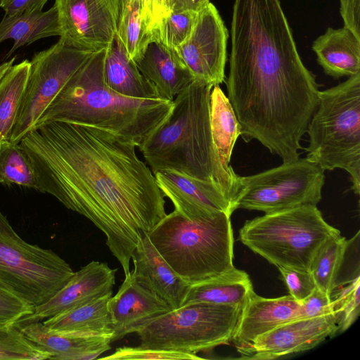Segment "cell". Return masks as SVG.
I'll return each mask as SVG.
<instances>
[{
    "label": "cell",
    "instance_id": "cell-41",
    "mask_svg": "<svg viewBox=\"0 0 360 360\" xmlns=\"http://www.w3.org/2000/svg\"><path fill=\"white\" fill-rule=\"evenodd\" d=\"M49 0H0V7L5 16H14L42 11Z\"/></svg>",
    "mask_w": 360,
    "mask_h": 360
},
{
    "label": "cell",
    "instance_id": "cell-22",
    "mask_svg": "<svg viewBox=\"0 0 360 360\" xmlns=\"http://www.w3.org/2000/svg\"><path fill=\"white\" fill-rule=\"evenodd\" d=\"M326 75L338 79L360 72V39L348 28L328 27L312 44Z\"/></svg>",
    "mask_w": 360,
    "mask_h": 360
},
{
    "label": "cell",
    "instance_id": "cell-7",
    "mask_svg": "<svg viewBox=\"0 0 360 360\" xmlns=\"http://www.w3.org/2000/svg\"><path fill=\"white\" fill-rule=\"evenodd\" d=\"M338 232L316 205H303L247 220L238 239L277 267L309 271L321 245Z\"/></svg>",
    "mask_w": 360,
    "mask_h": 360
},
{
    "label": "cell",
    "instance_id": "cell-42",
    "mask_svg": "<svg viewBox=\"0 0 360 360\" xmlns=\"http://www.w3.org/2000/svg\"><path fill=\"white\" fill-rule=\"evenodd\" d=\"M210 0H169L170 11H193L200 12Z\"/></svg>",
    "mask_w": 360,
    "mask_h": 360
},
{
    "label": "cell",
    "instance_id": "cell-8",
    "mask_svg": "<svg viewBox=\"0 0 360 360\" xmlns=\"http://www.w3.org/2000/svg\"><path fill=\"white\" fill-rule=\"evenodd\" d=\"M243 306L193 303L154 319L137 333L140 345L196 354L231 342Z\"/></svg>",
    "mask_w": 360,
    "mask_h": 360
},
{
    "label": "cell",
    "instance_id": "cell-34",
    "mask_svg": "<svg viewBox=\"0 0 360 360\" xmlns=\"http://www.w3.org/2000/svg\"><path fill=\"white\" fill-rule=\"evenodd\" d=\"M360 278L356 277L332 299L333 312L337 319L338 332H345L356 320L360 311Z\"/></svg>",
    "mask_w": 360,
    "mask_h": 360
},
{
    "label": "cell",
    "instance_id": "cell-39",
    "mask_svg": "<svg viewBox=\"0 0 360 360\" xmlns=\"http://www.w3.org/2000/svg\"><path fill=\"white\" fill-rule=\"evenodd\" d=\"M142 17L151 40L162 20L170 13L169 0H140Z\"/></svg>",
    "mask_w": 360,
    "mask_h": 360
},
{
    "label": "cell",
    "instance_id": "cell-23",
    "mask_svg": "<svg viewBox=\"0 0 360 360\" xmlns=\"http://www.w3.org/2000/svg\"><path fill=\"white\" fill-rule=\"evenodd\" d=\"M103 78L110 89L122 96L138 99L161 98L155 86L141 75L129 58L117 34L105 49Z\"/></svg>",
    "mask_w": 360,
    "mask_h": 360
},
{
    "label": "cell",
    "instance_id": "cell-27",
    "mask_svg": "<svg viewBox=\"0 0 360 360\" xmlns=\"http://www.w3.org/2000/svg\"><path fill=\"white\" fill-rule=\"evenodd\" d=\"M210 127L214 146L224 169L235 173L230 166L234 145L240 127L233 109L219 85L214 86L210 101Z\"/></svg>",
    "mask_w": 360,
    "mask_h": 360
},
{
    "label": "cell",
    "instance_id": "cell-37",
    "mask_svg": "<svg viewBox=\"0 0 360 360\" xmlns=\"http://www.w3.org/2000/svg\"><path fill=\"white\" fill-rule=\"evenodd\" d=\"M290 295L301 302L316 288L309 271L290 268L278 267Z\"/></svg>",
    "mask_w": 360,
    "mask_h": 360
},
{
    "label": "cell",
    "instance_id": "cell-5",
    "mask_svg": "<svg viewBox=\"0 0 360 360\" xmlns=\"http://www.w3.org/2000/svg\"><path fill=\"white\" fill-rule=\"evenodd\" d=\"M231 216L221 212L206 219L191 220L174 210L147 236L176 274L193 285L234 266Z\"/></svg>",
    "mask_w": 360,
    "mask_h": 360
},
{
    "label": "cell",
    "instance_id": "cell-29",
    "mask_svg": "<svg viewBox=\"0 0 360 360\" xmlns=\"http://www.w3.org/2000/svg\"><path fill=\"white\" fill-rule=\"evenodd\" d=\"M349 244L340 232L330 236L321 245L311 264L309 272L316 288L329 296L336 286Z\"/></svg>",
    "mask_w": 360,
    "mask_h": 360
},
{
    "label": "cell",
    "instance_id": "cell-13",
    "mask_svg": "<svg viewBox=\"0 0 360 360\" xmlns=\"http://www.w3.org/2000/svg\"><path fill=\"white\" fill-rule=\"evenodd\" d=\"M228 37L218 10L210 2L198 13L190 37L175 51L195 79L219 85L225 80Z\"/></svg>",
    "mask_w": 360,
    "mask_h": 360
},
{
    "label": "cell",
    "instance_id": "cell-30",
    "mask_svg": "<svg viewBox=\"0 0 360 360\" xmlns=\"http://www.w3.org/2000/svg\"><path fill=\"white\" fill-rule=\"evenodd\" d=\"M0 184L37 189L32 161L20 143L0 141Z\"/></svg>",
    "mask_w": 360,
    "mask_h": 360
},
{
    "label": "cell",
    "instance_id": "cell-3",
    "mask_svg": "<svg viewBox=\"0 0 360 360\" xmlns=\"http://www.w3.org/2000/svg\"><path fill=\"white\" fill-rule=\"evenodd\" d=\"M212 87L195 79L175 97L169 116L139 149L153 174L173 170L216 184L233 212L238 175L224 169L214 146L210 117Z\"/></svg>",
    "mask_w": 360,
    "mask_h": 360
},
{
    "label": "cell",
    "instance_id": "cell-10",
    "mask_svg": "<svg viewBox=\"0 0 360 360\" xmlns=\"http://www.w3.org/2000/svg\"><path fill=\"white\" fill-rule=\"evenodd\" d=\"M324 172L307 158H298L255 174L238 175L233 210L268 214L303 205H316L321 200Z\"/></svg>",
    "mask_w": 360,
    "mask_h": 360
},
{
    "label": "cell",
    "instance_id": "cell-19",
    "mask_svg": "<svg viewBox=\"0 0 360 360\" xmlns=\"http://www.w3.org/2000/svg\"><path fill=\"white\" fill-rule=\"evenodd\" d=\"M15 324L30 341L47 352L51 359H96L110 349L112 335L60 333L40 321H18Z\"/></svg>",
    "mask_w": 360,
    "mask_h": 360
},
{
    "label": "cell",
    "instance_id": "cell-28",
    "mask_svg": "<svg viewBox=\"0 0 360 360\" xmlns=\"http://www.w3.org/2000/svg\"><path fill=\"white\" fill-rule=\"evenodd\" d=\"M30 62L13 65L0 80V141L11 139L25 89Z\"/></svg>",
    "mask_w": 360,
    "mask_h": 360
},
{
    "label": "cell",
    "instance_id": "cell-26",
    "mask_svg": "<svg viewBox=\"0 0 360 360\" xmlns=\"http://www.w3.org/2000/svg\"><path fill=\"white\" fill-rule=\"evenodd\" d=\"M108 294L78 306L55 316L43 323L57 332L112 335Z\"/></svg>",
    "mask_w": 360,
    "mask_h": 360
},
{
    "label": "cell",
    "instance_id": "cell-11",
    "mask_svg": "<svg viewBox=\"0 0 360 360\" xmlns=\"http://www.w3.org/2000/svg\"><path fill=\"white\" fill-rule=\"evenodd\" d=\"M94 53L59 39L49 49L34 53L11 141L19 143L34 128L68 80Z\"/></svg>",
    "mask_w": 360,
    "mask_h": 360
},
{
    "label": "cell",
    "instance_id": "cell-16",
    "mask_svg": "<svg viewBox=\"0 0 360 360\" xmlns=\"http://www.w3.org/2000/svg\"><path fill=\"white\" fill-rule=\"evenodd\" d=\"M117 269L91 261L75 272L67 284L34 312L19 321H43L108 294H112Z\"/></svg>",
    "mask_w": 360,
    "mask_h": 360
},
{
    "label": "cell",
    "instance_id": "cell-43",
    "mask_svg": "<svg viewBox=\"0 0 360 360\" xmlns=\"http://www.w3.org/2000/svg\"><path fill=\"white\" fill-rule=\"evenodd\" d=\"M15 58H12L10 60L4 62L0 65V80L3 78L7 71L13 65Z\"/></svg>",
    "mask_w": 360,
    "mask_h": 360
},
{
    "label": "cell",
    "instance_id": "cell-2",
    "mask_svg": "<svg viewBox=\"0 0 360 360\" xmlns=\"http://www.w3.org/2000/svg\"><path fill=\"white\" fill-rule=\"evenodd\" d=\"M228 99L245 142L258 141L283 162L299 158L319 103L279 0H234Z\"/></svg>",
    "mask_w": 360,
    "mask_h": 360
},
{
    "label": "cell",
    "instance_id": "cell-14",
    "mask_svg": "<svg viewBox=\"0 0 360 360\" xmlns=\"http://www.w3.org/2000/svg\"><path fill=\"white\" fill-rule=\"evenodd\" d=\"M337 333L334 312L316 318L294 319L258 336L240 358L274 359L307 351Z\"/></svg>",
    "mask_w": 360,
    "mask_h": 360
},
{
    "label": "cell",
    "instance_id": "cell-17",
    "mask_svg": "<svg viewBox=\"0 0 360 360\" xmlns=\"http://www.w3.org/2000/svg\"><path fill=\"white\" fill-rule=\"evenodd\" d=\"M171 309L163 300L140 285L130 271L108 302L112 330L111 342L136 333L148 323Z\"/></svg>",
    "mask_w": 360,
    "mask_h": 360
},
{
    "label": "cell",
    "instance_id": "cell-6",
    "mask_svg": "<svg viewBox=\"0 0 360 360\" xmlns=\"http://www.w3.org/2000/svg\"><path fill=\"white\" fill-rule=\"evenodd\" d=\"M307 158L324 171L341 169L360 190V72L319 91L318 106L308 124Z\"/></svg>",
    "mask_w": 360,
    "mask_h": 360
},
{
    "label": "cell",
    "instance_id": "cell-40",
    "mask_svg": "<svg viewBox=\"0 0 360 360\" xmlns=\"http://www.w3.org/2000/svg\"><path fill=\"white\" fill-rule=\"evenodd\" d=\"M340 3L344 27L360 39V0H340Z\"/></svg>",
    "mask_w": 360,
    "mask_h": 360
},
{
    "label": "cell",
    "instance_id": "cell-33",
    "mask_svg": "<svg viewBox=\"0 0 360 360\" xmlns=\"http://www.w3.org/2000/svg\"><path fill=\"white\" fill-rule=\"evenodd\" d=\"M198 13L193 11H171L162 20L153 40H158L175 49L190 37Z\"/></svg>",
    "mask_w": 360,
    "mask_h": 360
},
{
    "label": "cell",
    "instance_id": "cell-38",
    "mask_svg": "<svg viewBox=\"0 0 360 360\" xmlns=\"http://www.w3.org/2000/svg\"><path fill=\"white\" fill-rule=\"evenodd\" d=\"M333 313L332 297L316 288L300 302V319H311Z\"/></svg>",
    "mask_w": 360,
    "mask_h": 360
},
{
    "label": "cell",
    "instance_id": "cell-35",
    "mask_svg": "<svg viewBox=\"0 0 360 360\" xmlns=\"http://www.w3.org/2000/svg\"><path fill=\"white\" fill-rule=\"evenodd\" d=\"M101 359L108 360H196L202 358L197 354L153 349L139 345L137 347H119L111 354Z\"/></svg>",
    "mask_w": 360,
    "mask_h": 360
},
{
    "label": "cell",
    "instance_id": "cell-4",
    "mask_svg": "<svg viewBox=\"0 0 360 360\" xmlns=\"http://www.w3.org/2000/svg\"><path fill=\"white\" fill-rule=\"evenodd\" d=\"M105 49L94 53L68 80L34 128L52 121L106 130L140 147L169 116L173 101L122 96L105 84Z\"/></svg>",
    "mask_w": 360,
    "mask_h": 360
},
{
    "label": "cell",
    "instance_id": "cell-32",
    "mask_svg": "<svg viewBox=\"0 0 360 360\" xmlns=\"http://www.w3.org/2000/svg\"><path fill=\"white\" fill-rule=\"evenodd\" d=\"M51 355L30 341L15 323L0 324V360H43Z\"/></svg>",
    "mask_w": 360,
    "mask_h": 360
},
{
    "label": "cell",
    "instance_id": "cell-1",
    "mask_svg": "<svg viewBox=\"0 0 360 360\" xmlns=\"http://www.w3.org/2000/svg\"><path fill=\"white\" fill-rule=\"evenodd\" d=\"M19 143L33 165L37 191L90 220L129 274L139 240L167 214L165 195L136 145L106 130L63 121L34 128Z\"/></svg>",
    "mask_w": 360,
    "mask_h": 360
},
{
    "label": "cell",
    "instance_id": "cell-24",
    "mask_svg": "<svg viewBox=\"0 0 360 360\" xmlns=\"http://www.w3.org/2000/svg\"><path fill=\"white\" fill-rule=\"evenodd\" d=\"M252 290L249 275L233 266L218 276L191 285L182 306L193 303L243 306Z\"/></svg>",
    "mask_w": 360,
    "mask_h": 360
},
{
    "label": "cell",
    "instance_id": "cell-15",
    "mask_svg": "<svg viewBox=\"0 0 360 360\" xmlns=\"http://www.w3.org/2000/svg\"><path fill=\"white\" fill-rule=\"evenodd\" d=\"M157 184L173 203L174 210L191 220L210 218L221 212L232 214L231 205L216 184L176 171L154 174Z\"/></svg>",
    "mask_w": 360,
    "mask_h": 360
},
{
    "label": "cell",
    "instance_id": "cell-31",
    "mask_svg": "<svg viewBox=\"0 0 360 360\" xmlns=\"http://www.w3.org/2000/svg\"><path fill=\"white\" fill-rule=\"evenodd\" d=\"M117 35L134 61L152 41L144 25L140 0H122Z\"/></svg>",
    "mask_w": 360,
    "mask_h": 360
},
{
    "label": "cell",
    "instance_id": "cell-20",
    "mask_svg": "<svg viewBox=\"0 0 360 360\" xmlns=\"http://www.w3.org/2000/svg\"><path fill=\"white\" fill-rule=\"evenodd\" d=\"M136 281L163 300L172 309L182 306L191 285L181 278L162 258L147 234L131 255Z\"/></svg>",
    "mask_w": 360,
    "mask_h": 360
},
{
    "label": "cell",
    "instance_id": "cell-9",
    "mask_svg": "<svg viewBox=\"0 0 360 360\" xmlns=\"http://www.w3.org/2000/svg\"><path fill=\"white\" fill-rule=\"evenodd\" d=\"M75 271L58 254L30 244L0 212V283L32 305H41L60 290Z\"/></svg>",
    "mask_w": 360,
    "mask_h": 360
},
{
    "label": "cell",
    "instance_id": "cell-21",
    "mask_svg": "<svg viewBox=\"0 0 360 360\" xmlns=\"http://www.w3.org/2000/svg\"><path fill=\"white\" fill-rule=\"evenodd\" d=\"M134 62L162 99L172 101L195 79L175 49L158 40L151 41Z\"/></svg>",
    "mask_w": 360,
    "mask_h": 360
},
{
    "label": "cell",
    "instance_id": "cell-25",
    "mask_svg": "<svg viewBox=\"0 0 360 360\" xmlns=\"http://www.w3.org/2000/svg\"><path fill=\"white\" fill-rule=\"evenodd\" d=\"M58 11L55 5L46 11H38L14 16H4L0 22V43L13 40L6 58L18 49L53 36H60Z\"/></svg>",
    "mask_w": 360,
    "mask_h": 360
},
{
    "label": "cell",
    "instance_id": "cell-18",
    "mask_svg": "<svg viewBox=\"0 0 360 360\" xmlns=\"http://www.w3.org/2000/svg\"><path fill=\"white\" fill-rule=\"evenodd\" d=\"M300 317V302L290 295L266 298L252 290L243 307L231 342L242 356L258 336Z\"/></svg>",
    "mask_w": 360,
    "mask_h": 360
},
{
    "label": "cell",
    "instance_id": "cell-12",
    "mask_svg": "<svg viewBox=\"0 0 360 360\" xmlns=\"http://www.w3.org/2000/svg\"><path fill=\"white\" fill-rule=\"evenodd\" d=\"M60 39L75 47L97 52L117 34L122 0H55Z\"/></svg>",
    "mask_w": 360,
    "mask_h": 360
},
{
    "label": "cell",
    "instance_id": "cell-36",
    "mask_svg": "<svg viewBox=\"0 0 360 360\" xmlns=\"http://www.w3.org/2000/svg\"><path fill=\"white\" fill-rule=\"evenodd\" d=\"M34 307L0 283V324L15 323L32 314Z\"/></svg>",
    "mask_w": 360,
    "mask_h": 360
}]
</instances>
